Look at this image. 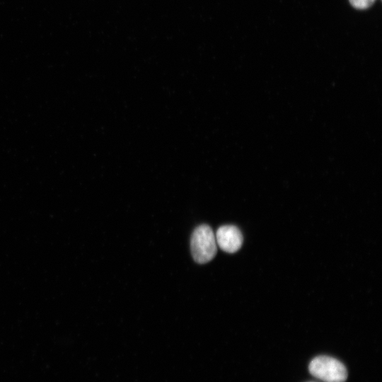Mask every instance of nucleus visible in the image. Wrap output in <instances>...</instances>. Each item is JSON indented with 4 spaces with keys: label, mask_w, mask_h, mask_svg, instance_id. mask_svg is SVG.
<instances>
[{
    "label": "nucleus",
    "mask_w": 382,
    "mask_h": 382,
    "mask_svg": "<svg viewBox=\"0 0 382 382\" xmlns=\"http://www.w3.org/2000/svg\"><path fill=\"white\" fill-rule=\"evenodd\" d=\"M191 252L195 262L204 264L216 253V241L211 227L207 224L197 226L191 237Z\"/></svg>",
    "instance_id": "f257e3e1"
},
{
    "label": "nucleus",
    "mask_w": 382,
    "mask_h": 382,
    "mask_svg": "<svg viewBox=\"0 0 382 382\" xmlns=\"http://www.w3.org/2000/svg\"><path fill=\"white\" fill-rule=\"evenodd\" d=\"M308 368L314 377L324 382H345L347 378L345 365L330 357H316L311 361Z\"/></svg>",
    "instance_id": "f03ea898"
},
{
    "label": "nucleus",
    "mask_w": 382,
    "mask_h": 382,
    "mask_svg": "<svg viewBox=\"0 0 382 382\" xmlns=\"http://www.w3.org/2000/svg\"><path fill=\"white\" fill-rule=\"evenodd\" d=\"M215 238L219 248L229 253L238 251L243 243V236L241 231L233 225H224L219 227Z\"/></svg>",
    "instance_id": "7ed1b4c3"
},
{
    "label": "nucleus",
    "mask_w": 382,
    "mask_h": 382,
    "mask_svg": "<svg viewBox=\"0 0 382 382\" xmlns=\"http://www.w3.org/2000/svg\"><path fill=\"white\" fill-rule=\"evenodd\" d=\"M376 0H349L352 6L358 9H365L370 7Z\"/></svg>",
    "instance_id": "20e7f679"
}]
</instances>
